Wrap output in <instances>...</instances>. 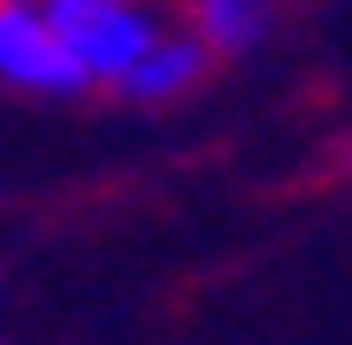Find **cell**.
Wrapping results in <instances>:
<instances>
[{
	"label": "cell",
	"instance_id": "3957f363",
	"mask_svg": "<svg viewBox=\"0 0 352 345\" xmlns=\"http://www.w3.org/2000/svg\"><path fill=\"white\" fill-rule=\"evenodd\" d=\"M199 77V39H153L146 46V62L123 77L131 100H168V92H184Z\"/></svg>",
	"mask_w": 352,
	"mask_h": 345
},
{
	"label": "cell",
	"instance_id": "6da1fadb",
	"mask_svg": "<svg viewBox=\"0 0 352 345\" xmlns=\"http://www.w3.org/2000/svg\"><path fill=\"white\" fill-rule=\"evenodd\" d=\"M46 23L62 31V46L77 54V70L107 77V85H123L146 62V46L161 39L138 0H46Z\"/></svg>",
	"mask_w": 352,
	"mask_h": 345
},
{
	"label": "cell",
	"instance_id": "7a4b0ae2",
	"mask_svg": "<svg viewBox=\"0 0 352 345\" xmlns=\"http://www.w3.org/2000/svg\"><path fill=\"white\" fill-rule=\"evenodd\" d=\"M0 77L23 92H77L92 85L77 70V54L62 46V31L46 23V0H0Z\"/></svg>",
	"mask_w": 352,
	"mask_h": 345
},
{
	"label": "cell",
	"instance_id": "277c9868",
	"mask_svg": "<svg viewBox=\"0 0 352 345\" xmlns=\"http://www.w3.org/2000/svg\"><path fill=\"white\" fill-rule=\"evenodd\" d=\"M192 16H199V39H207V46L245 54V46H261V31H268V0H192Z\"/></svg>",
	"mask_w": 352,
	"mask_h": 345
}]
</instances>
